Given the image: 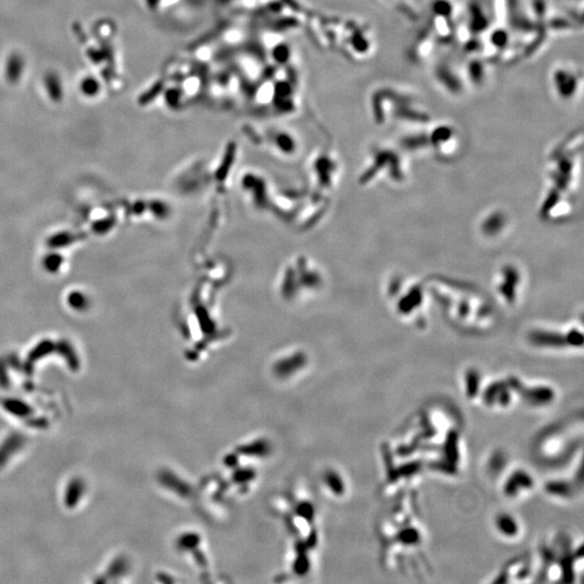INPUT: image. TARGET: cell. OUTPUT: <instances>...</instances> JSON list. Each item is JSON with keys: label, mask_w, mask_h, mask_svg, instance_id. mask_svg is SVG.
Returning <instances> with one entry per match:
<instances>
[{"label": "cell", "mask_w": 584, "mask_h": 584, "mask_svg": "<svg viewBox=\"0 0 584 584\" xmlns=\"http://www.w3.org/2000/svg\"><path fill=\"white\" fill-rule=\"evenodd\" d=\"M114 225V218L106 217L103 220H100L93 224V231L96 234H105L109 231V229Z\"/></svg>", "instance_id": "obj_9"}, {"label": "cell", "mask_w": 584, "mask_h": 584, "mask_svg": "<svg viewBox=\"0 0 584 584\" xmlns=\"http://www.w3.org/2000/svg\"><path fill=\"white\" fill-rule=\"evenodd\" d=\"M62 262H63V259H62V257H61L60 254H58V253H51V254L47 255V257L44 258V260H43V266L45 267V270H47V271H49V272H51V273H54V272H57V271L61 267Z\"/></svg>", "instance_id": "obj_7"}, {"label": "cell", "mask_w": 584, "mask_h": 584, "mask_svg": "<svg viewBox=\"0 0 584 584\" xmlns=\"http://www.w3.org/2000/svg\"><path fill=\"white\" fill-rule=\"evenodd\" d=\"M79 236H86V235L80 234L78 236H75V235H71L69 233H60L58 235L52 236L50 240L48 241V244H49V246H51V248H62V247H64V246H68L71 242L76 241L77 239H80V238H77V237H79Z\"/></svg>", "instance_id": "obj_3"}, {"label": "cell", "mask_w": 584, "mask_h": 584, "mask_svg": "<svg viewBox=\"0 0 584 584\" xmlns=\"http://www.w3.org/2000/svg\"><path fill=\"white\" fill-rule=\"evenodd\" d=\"M499 529L503 533L512 536L516 533L517 526L514 525V521L509 516H503L499 518Z\"/></svg>", "instance_id": "obj_8"}, {"label": "cell", "mask_w": 584, "mask_h": 584, "mask_svg": "<svg viewBox=\"0 0 584 584\" xmlns=\"http://www.w3.org/2000/svg\"><path fill=\"white\" fill-rule=\"evenodd\" d=\"M68 303L72 308L77 309V311H84L88 307L89 301L87 297L80 292H72L68 297Z\"/></svg>", "instance_id": "obj_5"}, {"label": "cell", "mask_w": 584, "mask_h": 584, "mask_svg": "<svg viewBox=\"0 0 584 584\" xmlns=\"http://www.w3.org/2000/svg\"><path fill=\"white\" fill-rule=\"evenodd\" d=\"M551 84L554 93L563 101H572L581 94L582 71L569 63H561L551 72Z\"/></svg>", "instance_id": "obj_1"}, {"label": "cell", "mask_w": 584, "mask_h": 584, "mask_svg": "<svg viewBox=\"0 0 584 584\" xmlns=\"http://www.w3.org/2000/svg\"><path fill=\"white\" fill-rule=\"evenodd\" d=\"M45 86H47V89L49 90L50 95L52 99H61L62 92H61V84H60V80L58 79V77L56 75H48L45 77Z\"/></svg>", "instance_id": "obj_6"}, {"label": "cell", "mask_w": 584, "mask_h": 584, "mask_svg": "<svg viewBox=\"0 0 584 584\" xmlns=\"http://www.w3.org/2000/svg\"><path fill=\"white\" fill-rule=\"evenodd\" d=\"M100 84L98 80L93 77H87L85 78L80 84V91L87 96H94L99 93Z\"/></svg>", "instance_id": "obj_4"}, {"label": "cell", "mask_w": 584, "mask_h": 584, "mask_svg": "<svg viewBox=\"0 0 584 584\" xmlns=\"http://www.w3.org/2000/svg\"><path fill=\"white\" fill-rule=\"evenodd\" d=\"M23 70V60L19 54H12L8 61L7 65V77L10 81L19 80L21 71Z\"/></svg>", "instance_id": "obj_2"}]
</instances>
